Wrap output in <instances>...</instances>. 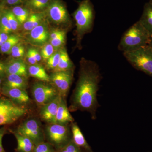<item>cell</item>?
Segmentation results:
<instances>
[{
    "mask_svg": "<svg viewBox=\"0 0 152 152\" xmlns=\"http://www.w3.org/2000/svg\"><path fill=\"white\" fill-rule=\"evenodd\" d=\"M102 75L98 64L85 59L82 60L79 79L74 91L70 110L89 112L91 118H96L99 104L97 92Z\"/></svg>",
    "mask_w": 152,
    "mask_h": 152,
    "instance_id": "1",
    "label": "cell"
},
{
    "mask_svg": "<svg viewBox=\"0 0 152 152\" xmlns=\"http://www.w3.org/2000/svg\"><path fill=\"white\" fill-rule=\"evenodd\" d=\"M151 36L138 20L123 34L118 48L123 53L137 50L148 45Z\"/></svg>",
    "mask_w": 152,
    "mask_h": 152,
    "instance_id": "2",
    "label": "cell"
},
{
    "mask_svg": "<svg viewBox=\"0 0 152 152\" xmlns=\"http://www.w3.org/2000/svg\"><path fill=\"white\" fill-rule=\"evenodd\" d=\"M76 23L77 45L80 47L83 37L92 31L95 19L94 7L90 0H83L73 14Z\"/></svg>",
    "mask_w": 152,
    "mask_h": 152,
    "instance_id": "3",
    "label": "cell"
},
{
    "mask_svg": "<svg viewBox=\"0 0 152 152\" xmlns=\"http://www.w3.org/2000/svg\"><path fill=\"white\" fill-rule=\"evenodd\" d=\"M123 55L133 67L152 77V50L148 45Z\"/></svg>",
    "mask_w": 152,
    "mask_h": 152,
    "instance_id": "4",
    "label": "cell"
},
{
    "mask_svg": "<svg viewBox=\"0 0 152 152\" xmlns=\"http://www.w3.org/2000/svg\"><path fill=\"white\" fill-rule=\"evenodd\" d=\"M28 110L10 99L0 97V126L11 124L26 115Z\"/></svg>",
    "mask_w": 152,
    "mask_h": 152,
    "instance_id": "5",
    "label": "cell"
},
{
    "mask_svg": "<svg viewBox=\"0 0 152 152\" xmlns=\"http://www.w3.org/2000/svg\"><path fill=\"white\" fill-rule=\"evenodd\" d=\"M68 125L50 124L46 129V135L49 143L57 150L64 146L72 139Z\"/></svg>",
    "mask_w": 152,
    "mask_h": 152,
    "instance_id": "6",
    "label": "cell"
},
{
    "mask_svg": "<svg viewBox=\"0 0 152 152\" xmlns=\"http://www.w3.org/2000/svg\"><path fill=\"white\" fill-rule=\"evenodd\" d=\"M28 138L35 145L44 142L45 136L39 122L34 118L28 119L20 124L16 131Z\"/></svg>",
    "mask_w": 152,
    "mask_h": 152,
    "instance_id": "7",
    "label": "cell"
},
{
    "mask_svg": "<svg viewBox=\"0 0 152 152\" xmlns=\"http://www.w3.org/2000/svg\"><path fill=\"white\" fill-rule=\"evenodd\" d=\"M32 93L36 102L41 107L53 100L59 95L55 87L42 83L34 84Z\"/></svg>",
    "mask_w": 152,
    "mask_h": 152,
    "instance_id": "8",
    "label": "cell"
},
{
    "mask_svg": "<svg viewBox=\"0 0 152 152\" xmlns=\"http://www.w3.org/2000/svg\"><path fill=\"white\" fill-rule=\"evenodd\" d=\"M74 69L53 72L50 76V82L58 91L59 95L65 99L72 82Z\"/></svg>",
    "mask_w": 152,
    "mask_h": 152,
    "instance_id": "9",
    "label": "cell"
},
{
    "mask_svg": "<svg viewBox=\"0 0 152 152\" xmlns=\"http://www.w3.org/2000/svg\"><path fill=\"white\" fill-rule=\"evenodd\" d=\"M49 16L53 22L69 26L71 20L65 6L60 0H52L48 7Z\"/></svg>",
    "mask_w": 152,
    "mask_h": 152,
    "instance_id": "10",
    "label": "cell"
},
{
    "mask_svg": "<svg viewBox=\"0 0 152 152\" xmlns=\"http://www.w3.org/2000/svg\"><path fill=\"white\" fill-rule=\"evenodd\" d=\"M1 91L3 94L19 105L24 106L31 102L29 96L26 90L4 86Z\"/></svg>",
    "mask_w": 152,
    "mask_h": 152,
    "instance_id": "11",
    "label": "cell"
},
{
    "mask_svg": "<svg viewBox=\"0 0 152 152\" xmlns=\"http://www.w3.org/2000/svg\"><path fill=\"white\" fill-rule=\"evenodd\" d=\"M62 98L58 95L53 100L42 107L40 115L43 121L49 124L53 123Z\"/></svg>",
    "mask_w": 152,
    "mask_h": 152,
    "instance_id": "12",
    "label": "cell"
},
{
    "mask_svg": "<svg viewBox=\"0 0 152 152\" xmlns=\"http://www.w3.org/2000/svg\"><path fill=\"white\" fill-rule=\"evenodd\" d=\"M30 31V41L34 45H42L47 42L49 37L48 30L43 22Z\"/></svg>",
    "mask_w": 152,
    "mask_h": 152,
    "instance_id": "13",
    "label": "cell"
},
{
    "mask_svg": "<svg viewBox=\"0 0 152 152\" xmlns=\"http://www.w3.org/2000/svg\"><path fill=\"white\" fill-rule=\"evenodd\" d=\"M74 121L75 120L68 108L65 99L62 98L56 115L52 124H68L69 123L74 122Z\"/></svg>",
    "mask_w": 152,
    "mask_h": 152,
    "instance_id": "14",
    "label": "cell"
},
{
    "mask_svg": "<svg viewBox=\"0 0 152 152\" xmlns=\"http://www.w3.org/2000/svg\"><path fill=\"white\" fill-rule=\"evenodd\" d=\"M71 129L72 139L74 142L81 148H83L88 152H92L91 147L87 142L78 125L74 122L71 123Z\"/></svg>",
    "mask_w": 152,
    "mask_h": 152,
    "instance_id": "15",
    "label": "cell"
},
{
    "mask_svg": "<svg viewBox=\"0 0 152 152\" xmlns=\"http://www.w3.org/2000/svg\"><path fill=\"white\" fill-rule=\"evenodd\" d=\"M5 72L8 75L15 74L27 78L28 73L26 65L21 60L12 61L6 66Z\"/></svg>",
    "mask_w": 152,
    "mask_h": 152,
    "instance_id": "16",
    "label": "cell"
},
{
    "mask_svg": "<svg viewBox=\"0 0 152 152\" xmlns=\"http://www.w3.org/2000/svg\"><path fill=\"white\" fill-rule=\"evenodd\" d=\"M4 86L12 88H19L26 90L28 88L26 78L15 74L8 75L4 83Z\"/></svg>",
    "mask_w": 152,
    "mask_h": 152,
    "instance_id": "17",
    "label": "cell"
},
{
    "mask_svg": "<svg viewBox=\"0 0 152 152\" xmlns=\"http://www.w3.org/2000/svg\"><path fill=\"white\" fill-rule=\"evenodd\" d=\"M18 143L17 151L18 152H33L35 145L28 138L20 134L16 131H12Z\"/></svg>",
    "mask_w": 152,
    "mask_h": 152,
    "instance_id": "18",
    "label": "cell"
},
{
    "mask_svg": "<svg viewBox=\"0 0 152 152\" xmlns=\"http://www.w3.org/2000/svg\"><path fill=\"white\" fill-rule=\"evenodd\" d=\"M139 21L144 28L152 35V1L146 3L143 11Z\"/></svg>",
    "mask_w": 152,
    "mask_h": 152,
    "instance_id": "19",
    "label": "cell"
},
{
    "mask_svg": "<svg viewBox=\"0 0 152 152\" xmlns=\"http://www.w3.org/2000/svg\"><path fill=\"white\" fill-rule=\"evenodd\" d=\"M60 51L61 56L59 62L56 67L53 70V72L74 69V64L70 59L65 48H62Z\"/></svg>",
    "mask_w": 152,
    "mask_h": 152,
    "instance_id": "20",
    "label": "cell"
},
{
    "mask_svg": "<svg viewBox=\"0 0 152 152\" xmlns=\"http://www.w3.org/2000/svg\"><path fill=\"white\" fill-rule=\"evenodd\" d=\"M30 75L42 81L50 82V77L47 73L44 68L38 64L32 65L28 68Z\"/></svg>",
    "mask_w": 152,
    "mask_h": 152,
    "instance_id": "21",
    "label": "cell"
},
{
    "mask_svg": "<svg viewBox=\"0 0 152 152\" xmlns=\"http://www.w3.org/2000/svg\"><path fill=\"white\" fill-rule=\"evenodd\" d=\"M43 15L40 13H35L30 15L24 23L23 28L27 31H31L42 23Z\"/></svg>",
    "mask_w": 152,
    "mask_h": 152,
    "instance_id": "22",
    "label": "cell"
},
{
    "mask_svg": "<svg viewBox=\"0 0 152 152\" xmlns=\"http://www.w3.org/2000/svg\"><path fill=\"white\" fill-rule=\"evenodd\" d=\"M12 12L20 25L23 24L30 16L29 12L27 9L19 6L14 7Z\"/></svg>",
    "mask_w": 152,
    "mask_h": 152,
    "instance_id": "23",
    "label": "cell"
},
{
    "mask_svg": "<svg viewBox=\"0 0 152 152\" xmlns=\"http://www.w3.org/2000/svg\"><path fill=\"white\" fill-rule=\"evenodd\" d=\"M50 0H27L26 4L33 11L42 10L48 6Z\"/></svg>",
    "mask_w": 152,
    "mask_h": 152,
    "instance_id": "24",
    "label": "cell"
},
{
    "mask_svg": "<svg viewBox=\"0 0 152 152\" xmlns=\"http://www.w3.org/2000/svg\"><path fill=\"white\" fill-rule=\"evenodd\" d=\"M20 38L16 35H11L5 42L0 47L1 51L3 53H10L11 49L13 47L18 44Z\"/></svg>",
    "mask_w": 152,
    "mask_h": 152,
    "instance_id": "25",
    "label": "cell"
},
{
    "mask_svg": "<svg viewBox=\"0 0 152 152\" xmlns=\"http://www.w3.org/2000/svg\"><path fill=\"white\" fill-rule=\"evenodd\" d=\"M56 152H83L81 148L77 146L72 139L67 143L61 148L57 150Z\"/></svg>",
    "mask_w": 152,
    "mask_h": 152,
    "instance_id": "26",
    "label": "cell"
},
{
    "mask_svg": "<svg viewBox=\"0 0 152 152\" xmlns=\"http://www.w3.org/2000/svg\"><path fill=\"white\" fill-rule=\"evenodd\" d=\"M0 29L2 32L7 34H10L12 31L7 16V12L4 13L1 17L0 19Z\"/></svg>",
    "mask_w": 152,
    "mask_h": 152,
    "instance_id": "27",
    "label": "cell"
},
{
    "mask_svg": "<svg viewBox=\"0 0 152 152\" xmlns=\"http://www.w3.org/2000/svg\"><path fill=\"white\" fill-rule=\"evenodd\" d=\"M60 56V51L53 54L47 60V67L49 69H52L53 70L56 67L58 64L59 62Z\"/></svg>",
    "mask_w": 152,
    "mask_h": 152,
    "instance_id": "28",
    "label": "cell"
},
{
    "mask_svg": "<svg viewBox=\"0 0 152 152\" xmlns=\"http://www.w3.org/2000/svg\"><path fill=\"white\" fill-rule=\"evenodd\" d=\"M33 152H56L53 145L50 143L42 142L36 145Z\"/></svg>",
    "mask_w": 152,
    "mask_h": 152,
    "instance_id": "29",
    "label": "cell"
},
{
    "mask_svg": "<svg viewBox=\"0 0 152 152\" xmlns=\"http://www.w3.org/2000/svg\"><path fill=\"white\" fill-rule=\"evenodd\" d=\"M54 51V47L50 43L46 44L41 50V55L44 61L48 60L53 55Z\"/></svg>",
    "mask_w": 152,
    "mask_h": 152,
    "instance_id": "30",
    "label": "cell"
},
{
    "mask_svg": "<svg viewBox=\"0 0 152 152\" xmlns=\"http://www.w3.org/2000/svg\"><path fill=\"white\" fill-rule=\"evenodd\" d=\"M25 53L24 47L19 43L13 47L10 51L12 56L17 58L23 57Z\"/></svg>",
    "mask_w": 152,
    "mask_h": 152,
    "instance_id": "31",
    "label": "cell"
},
{
    "mask_svg": "<svg viewBox=\"0 0 152 152\" xmlns=\"http://www.w3.org/2000/svg\"><path fill=\"white\" fill-rule=\"evenodd\" d=\"M7 15L9 23L12 28V31H16L19 27V25L20 24L17 18L15 16L12 12L11 11L7 12Z\"/></svg>",
    "mask_w": 152,
    "mask_h": 152,
    "instance_id": "32",
    "label": "cell"
},
{
    "mask_svg": "<svg viewBox=\"0 0 152 152\" xmlns=\"http://www.w3.org/2000/svg\"><path fill=\"white\" fill-rule=\"evenodd\" d=\"M66 39V32L56 38V39L50 41V43L51 44L54 48H59L62 46L65 42Z\"/></svg>",
    "mask_w": 152,
    "mask_h": 152,
    "instance_id": "33",
    "label": "cell"
},
{
    "mask_svg": "<svg viewBox=\"0 0 152 152\" xmlns=\"http://www.w3.org/2000/svg\"><path fill=\"white\" fill-rule=\"evenodd\" d=\"M66 32L65 31L61 30H56L54 31H53L50 34V41L51 40L53 39H56V38L58 37L61 35L63 33Z\"/></svg>",
    "mask_w": 152,
    "mask_h": 152,
    "instance_id": "34",
    "label": "cell"
},
{
    "mask_svg": "<svg viewBox=\"0 0 152 152\" xmlns=\"http://www.w3.org/2000/svg\"><path fill=\"white\" fill-rule=\"evenodd\" d=\"M28 50L32 55V56L35 58L36 61H37V62L40 61L42 58V56H41V54L39 53L37 50L35 49L31 48L29 49Z\"/></svg>",
    "mask_w": 152,
    "mask_h": 152,
    "instance_id": "35",
    "label": "cell"
},
{
    "mask_svg": "<svg viewBox=\"0 0 152 152\" xmlns=\"http://www.w3.org/2000/svg\"><path fill=\"white\" fill-rule=\"evenodd\" d=\"M7 132V130L5 128L0 129V152H6L3 146V138Z\"/></svg>",
    "mask_w": 152,
    "mask_h": 152,
    "instance_id": "36",
    "label": "cell"
},
{
    "mask_svg": "<svg viewBox=\"0 0 152 152\" xmlns=\"http://www.w3.org/2000/svg\"><path fill=\"white\" fill-rule=\"evenodd\" d=\"M27 58L28 62L29 64H31V65L37 64V61H36L35 58L29 50L28 51L27 54Z\"/></svg>",
    "mask_w": 152,
    "mask_h": 152,
    "instance_id": "37",
    "label": "cell"
},
{
    "mask_svg": "<svg viewBox=\"0 0 152 152\" xmlns=\"http://www.w3.org/2000/svg\"><path fill=\"white\" fill-rule=\"evenodd\" d=\"M7 34L3 32H0V47L4 45L9 37Z\"/></svg>",
    "mask_w": 152,
    "mask_h": 152,
    "instance_id": "38",
    "label": "cell"
},
{
    "mask_svg": "<svg viewBox=\"0 0 152 152\" xmlns=\"http://www.w3.org/2000/svg\"><path fill=\"white\" fill-rule=\"evenodd\" d=\"M24 0H7V3L9 4L13 5H16L18 4H20Z\"/></svg>",
    "mask_w": 152,
    "mask_h": 152,
    "instance_id": "39",
    "label": "cell"
},
{
    "mask_svg": "<svg viewBox=\"0 0 152 152\" xmlns=\"http://www.w3.org/2000/svg\"><path fill=\"white\" fill-rule=\"evenodd\" d=\"M5 65L3 63L0 62V75H2L5 72Z\"/></svg>",
    "mask_w": 152,
    "mask_h": 152,
    "instance_id": "40",
    "label": "cell"
},
{
    "mask_svg": "<svg viewBox=\"0 0 152 152\" xmlns=\"http://www.w3.org/2000/svg\"><path fill=\"white\" fill-rule=\"evenodd\" d=\"M148 45L149 46L150 48H151L152 50V35L151 36V38H150V42L149 43Z\"/></svg>",
    "mask_w": 152,
    "mask_h": 152,
    "instance_id": "41",
    "label": "cell"
},
{
    "mask_svg": "<svg viewBox=\"0 0 152 152\" xmlns=\"http://www.w3.org/2000/svg\"><path fill=\"white\" fill-rule=\"evenodd\" d=\"M1 75H0V85H1V82H2V80H1Z\"/></svg>",
    "mask_w": 152,
    "mask_h": 152,
    "instance_id": "42",
    "label": "cell"
},
{
    "mask_svg": "<svg viewBox=\"0 0 152 152\" xmlns=\"http://www.w3.org/2000/svg\"><path fill=\"white\" fill-rule=\"evenodd\" d=\"M1 85H0V91H1Z\"/></svg>",
    "mask_w": 152,
    "mask_h": 152,
    "instance_id": "43",
    "label": "cell"
},
{
    "mask_svg": "<svg viewBox=\"0 0 152 152\" xmlns=\"http://www.w3.org/2000/svg\"><path fill=\"white\" fill-rule=\"evenodd\" d=\"M149 1H152V0H149Z\"/></svg>",
    "mask_w": 152,
    "mask_h": 152,
    "instance_id": "44",
    "label": "cell"
},
{
    "mask_svg": "<svg viewBox=\"0 0 152 152\" xmlns=\"http://www.w3.org/2000/svg\"><path fill=\"white\" fill-rule=\"evenodd\" d=\"M0 14H1V10H0Z\"/></svg>",
    "mask_w": 152,
    "mask_h": 152,
    "instance_id": "45",
    "label": "cell"
}]
</instances>
